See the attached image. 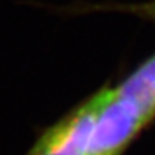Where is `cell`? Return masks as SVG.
<instances>
[{"instance_id":"cell-1","label":"cell","mask_w":155,"mask_h":155,"mask_svg":"<svg viewBox=\"0 0 155 155\" xmlns=\"http://www.w3.org/2000/svg\"><path fill=\"white\" fill-rule=\"evenodd\" d=\"M150 125L131 101L116 92L115 86L102 88L86 155H124L134 139Z\"/></svg>"},{"instance_id":"cell-2","label":"cell","mask_w":155,"mask_h":155,"mask_svg":"<svg viewBox=\"0 0 155 155\" xmlns=\"http://www.w3.org/2000/svg\"><path fill=\"white\" fill-rule=\"evenodd\" d=\"M102 88L46 128L26 155H86Z\"/></svg>"},{"instance_id":"cell-3","label":"cell","mask_w":155,"mask_h":155,"mask_svg":"<svg viewBox=\"0 0 155 155\" xmlns=\"http://www.w3.org/2000/svg\"><path fill=\"white\" fill-rule=\"evenodd\" d=\"M116 92L131 101L145 119H155V52L142 61L137 68L115 86Z\"/></svg>"},{"instance_id":"cell-4","label":"cell","mask_w":155,"mask_h":155,"mask_svg":"<svg viewBox=\"0 0 155 155\" xmlns=\"http://www.w3.org/2000/svg\"><path fill=\"white\" fill-rule=\"evenodd\" d=\"M121 9H128L131 13L138 15L147 20H151L155 23V0H151L148 3H141V5H131V6H119Z\"/></svg>"}]
</instances>
